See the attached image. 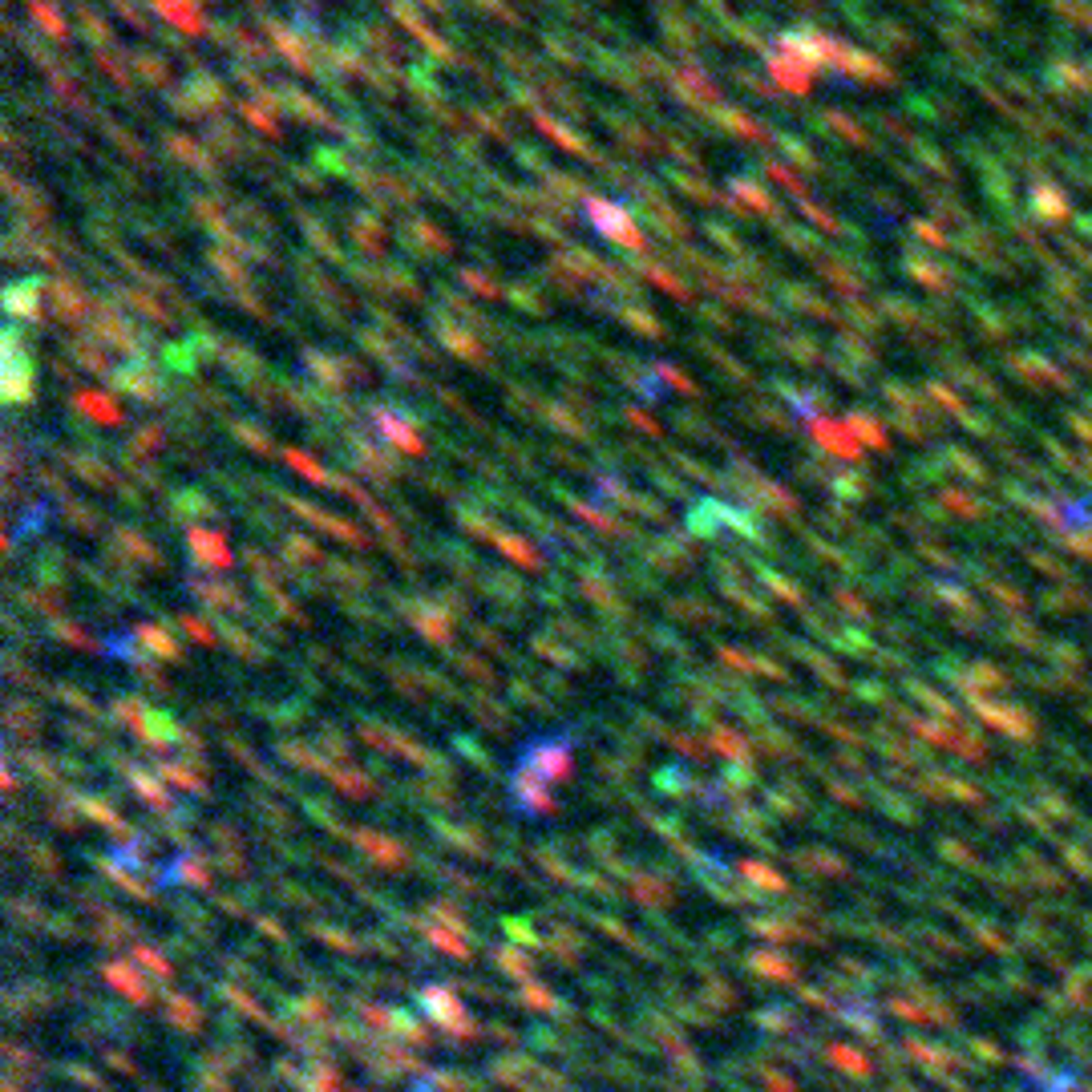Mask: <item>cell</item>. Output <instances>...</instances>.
Wrapping results in <instances>:
<instances>
[{
    "label": "cell",
    "mask_w": 1092,
    "mask_h": 1092,
    "mask_svg": "<svg viewBox=\"0 0 1092 1092\" xmlns=\"http://www.w3.org/2000/svg\"><path fill=\"white\" fill-rule=\"evenodd\" d=\"M587 215H591V223L599 231H603L607 239H615L619 247H627V251H643V239H640V231H635V223H632V215L623 211V207H615V202H587Z\"/></svg>",
    "instance_id": "cell-1"
},
{
    "label": "cell",
    "mask_w": 1092,
    "mask_h": 1092,
    "mask_svg": "<svg viewBox=\"0 0 1092 1092\" xmlns=\"http://www.w3.org/2000/svg\"><path fill=\"white\" fill-rule=\"evenodd\" d=\"M4 397L9 405H20L33 397V364L20 353V328H9V373H4Z\"/></svg>",
    "instance_id": "cell-2"
},
{
    "label": "cell",
    "mask_w": 1092,
    "mask_h": 1092,
    "mask_svg": "<svg viewBox=\"0 0 1092 1092\" xmlns=\"http://www.w3.org/2000/svg\"><path fill=\"white\" fill-rule=\"evenodd\" d=\"M94 328H97L94 336H102L106 345L122 348V353H138V348H142V336H138V328L130 324L122 312H114V307H106V304H97V307H94Z\"/></svg>",
    "instance_id": "cell-3"
},
{
    "label": "cell",
    "mask_w": 1092,
    "mask_h": 1092,
    "mask_svg": "<svg viewBox=\"0 0 1092 1092\" xmlns=\"http://www.w3.org/2000/svg\"><path fill=\"white\" fill-rule=\"evenodd\" d=\"M118 389H125V393H134L138 401H163V376H158V368L146 360H134L130 368H122V373L114 376Z\"/></svg>",
    "instance_id": "cell-4"
},
{
    "label": "cell",
    "mask_w": 1092,
    "mask_h": 1092,
    "mask_svg": "<svg viewBox=\"0 0 1092 1092\" xmlns=\"http://www.w3.org/2000/svg\"><path fill=\"white\" fill-rule=\"evenodd\" d=\"M373 421L381 425V433H384V437H393L397 445H401V450H409V453H421V450H425V445H421V437H417V433H409V425H405L401 417H397V413L373 409Z\"/></svg>",
    "instance_id": "cell-5"
},
{
    "label": "cell",
    "mask_w": 1092,
    "mask_h": 1092,
    "mask_svg": "<svg viewBox=\"0 0 1092 1092\" xmlns=\"http://www.w3.org/2000/svg\"><path fill=\"white\" fill-rule=\"evenodd\" d=\"M37 279H20V284H9L4 292V307L12 316H37Z\"/></svg>",
    "instance_id": "cell-6"
},
{
    "label": "cell",
    "mask_w": 1092,
    "mask_h": 1092,
    "mask_svg": "<svg viewBox=\"0 0 1092 1092\" xmlns=\"http://www.w3.org/2000/svg\"><path fill=\"white\" fill-rule=\"evenodd\" d=\"M676 94L688 97V102H696V106H709V102H717V86L700 81V69H684V73L676 77Z\"/></svg>",
    "instance_id": "cell-7"
},
{
    "label": "cell",
    "mask_w": 1092,
    "mask_h": 1092,
    "mask_svg": "<svg viewBox=\"0 0 1092 1092\" xmlns=\"http://www.w3.org/2000/svg\"><path fill=\"white\" fill-rule=\"evenodd\" d=\"M437 332H441V340H445V345H450L458 356H466V360H482V345H474L461 324H437Z\"/></svg>",
    "instance_id": "cell-8"
},
{
    "label": "cell",
    "mask_w": 1092,
    "mask_h": 1092,
    "mask_svg": "<svg viewBox=\"0 0 1092 1092\" xmlns=\"http://www.w3.org/2000/svg\"><path fill=\"white\" fill-rule=\"evenodd\" d=\"M73 405H77V409H86L89 417H97V421H102V425H118V421H122V413H118V405L102 401V393H77V397H73Z\"/></svg>",
    "instance_id": "cell-9"
},
{
    "label": "cell",
    "mask_w": 1092,
    "mask_h": 1092,
    "mask_svg": "<svg viewBox=\"0 0 1092 1092\" xmlns=\"http://www.w3.org/2000/svg\"><path fill=\"white\" fill-rule=\"evenodd\" d=\"M158 4V12H163L166 20H174V25H182L186 33H202V20L199 12H186L191 4H182V0H154Z\"/></svg>",
    "instance_id": "cell-10"
},
{
    "label": "cell",
    "mask_w": 1092,
    "mask_h": 1092,
    "mask_svg": "<svg viewBox=\"0 0 1092 1092\" xmlns=\"http://www.w3.org/2000/svg\"><path fill=\"white\" fill-rule=\"evenodd\" d=\"M53 296H57V312L65 320H81L86 312V296L73 288V284H53Z\"/></svg>",
    "instance_id": "cell-11"
},
{
    "label": "cell",
    "mask_w": 1092,
    "mask_h": 1092,
    "mask_svg": "<svg viewBox=\"0 0 1092 1092\" xmlns=\"http://www.w3.org/2000/svg\"><path fill=\"white\" fill-rule=\"evenodd\" d=\"M356 231H360V247H364V251H373V255H376V251H384L381 227H376V223L368 219V215H356V223H353V235H356Z\"/></svg>",
    "instance_id": "cell-12"
},
{
    "label": "cell",
    "mask_w": 1092,
    "mask_h": 1092,
    "mask_svg": "<svg viewBox=\"0 0 1092 1092\" xmlns=\"http://www.w3.org/2000/svg\"><path fill=\"white\" fill-rule=\"evenodd\" d=\"M69 353H73V360H81V368H89V373H102V368H106L102 348H89L86 340H73V345H69Z\"/></svg>",
    "instance_id": "cell-13"
},
{
    "label": "cell",
    "mask_w": 1092,
    "mask_h": 1092,
    "mask_svg": "<svg viewBox=\"0 0 1092 1092\" xmlns=\"http://www.w3.org/2000/svg\"><path fill=\"white\" fill-rule=\"evenodd\" d=\"M284 102L288 106L284 110H292L296 118H304V122H328V114L324 110H316V102H307V97H300V94H284Z\"/></svg>",
    "instance_id": "cell-14"
},
{
    "label": "cell",
    "mask_w": 1092,
    "mask_h": 1092,
    "mask_svg": "<svg viewBox=\"0 0 1092 1092\" xmlns=\"http://www.w3.org/2000/svg\"><path fill=\"white\" fill-rule=\"evenodd\" d=\"M29 12L41 20V25H45L49 33H53V37H65V20H61L57 12H49V4H33V0H29Z\"/></svg>",
    "instance_id": "cell-15"
},
{
    "label": "cell",
    "mask_w": 1092,
    "mask_h": 1092,
    "mask_svg": "<svg viewBox=\"0 0 1092 1092\" xmlns=\"http://www.w3.org/2000/svg\"><path fill=\"white\" fill-rule=\"evenodd\" d=\"M623 324H632V328H643V336H660V320L656 316H643V312H623Z\"/></svg>",
    "instance_id": "cell-16"
},
{
    "label": "cell",
    "mask_w": 1092,
    "mask_h": 1092,
    "mask_svg": "<svg viewBox=\"0 0 1092 1092\" xmlns=\"http://www.w3.org/2000/svg\"><path fill=\"white\" fill-rule=\"evenodd\" d=\"M732 191H737V194H748V207H757V211H765V207H769V199L757 191V186H753V182H737Z\"/></svg>",
    "instance_id": "cell-17"
},
{
    "label": "cell",
    "mask_w": 1092,
    "mask_h": 1092,
    "mask_svg": "<svg viewBox=\"0 0 1092 1092\" xmlns=\"http://www.w3.org/2000/svg\"><path fill=\"white\" fill-rule=\"evenodd\" d=\"M138 69H142L146 81H154V86H158V81H166V65H158L154 57H138Z\"/></svg>",
    "instance_id": "cell-18"
},
{
    "label": "cell",
    "mask_w": 1092,
    "mask_h": 1092,
    "mask_svg": "<svg viewBox=\"0 0 1092 1092\" xmlns=\"http://www.w3.org/2000/svg\"><path fill=\"white\" fill-rule=\"evenodd\" d=\"M466 284H474L478 292H486V296H498V288L489 284V279H482V276H474V271H466Z\"/></svg>",
    "instance_id": "cell-19"
}]
</instances>
